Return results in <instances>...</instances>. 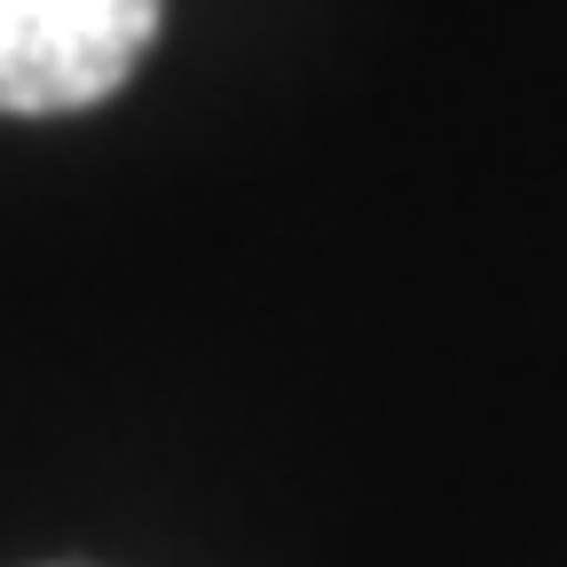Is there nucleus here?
<instances>
[{
	"label": "nucleus",
	"instance_id": "obj_1",
	"mask_svg": "<svg viewBox=\"0 0 567 567\" xmlns=\"http://www.w3.org/2000/svg\"><path fill=\"white\" fill-rule=\"evenodd\" d=\"M166 0H0V111L55 118L126 87Z\"/></svg>",
	"mask_w": 567,
	"mask_h": 567
}]
</instances>
